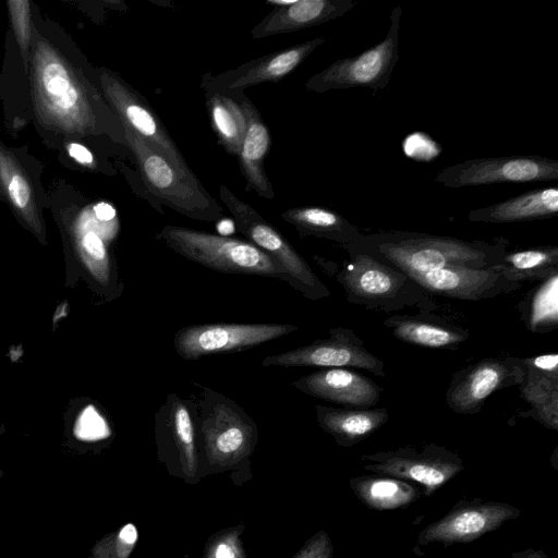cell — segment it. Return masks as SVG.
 <instances>
[{
	"instance_id": "obj_1",
	"label": "cell",
	"mask_w": 558,
	"mask_h": 558,
	"mask_svg": "<svg viewBox=\"0 0 558 558\" xmlns=\"http://www.w3.org/2000/svg\"><path fill=\"white\" fill-rule=\"evenodd\" d=\"M28 71L31 99L38 123L65 135L86 136L106 132L105 106L83 73L46 38L34 32Z\"/></svg>"
},
{
	"instance_id": "obj_2",
	"label": "cell",
	"mask_w": 558,
	"mask_h": 558,
	"mask_svg": "<svg viewBox=\"0 0 558 558\" xmlns=\"http://www.w3.org/2000/svg\"><path fill=\"white\" fill-rule=\"evenodd\" d=\"M508 240H462L412 231H380L363 234L342 245L410 275L446 267L492 268L502 264Z\"/></svg>"
},
{
	"instance_id": "obj_3",
	"label": "cell",
	"mask_w": 558,
	"mask_h": 558,
	"mask_svg": "<svg viewBox=\"0 0 558 558\" xmlns=\"http://www.w3.org/2000/svg\"><path fill=\"white\" fill-rule=\"evenodd\" d=\"M125 144L133 153L146 190L159 202L187 218L220 220L225 211L192 170L175 166L156 147L122 126Z\"/></svg>"
},
{
	"instance_id": "obj_4",
	"label": "cell",
	"mask_w": 558,
	"mask_h": 558,
	"mask_svg": "<svg viewBox=\"0 0 558 558\" xmlns=\"http://www.w3.org/2000/svg\"><path fill=\"white\" fill-rule=\"evenodd\" d=\"M156 239L182 257L229 275L289 278L269 256L248 241L181 226H165Z\"/></svg>"
},
{
	"instance_id": "obj_5",
	"label": "cell",
	"mask_w": 558,
	"mask_h": 558,
	"mask_svg": "<svg viewBox=\"0 0 558 558\" xmlns=\"http://www.w3.org/2000/svg\"><path fill=\"white\" fill-rule=\"evenodd\" d=\"M348 254L349 260L336 275L348 302L383 312L434 306L429 294L407 274L366 254Z\"/></svg>"
},
{
	"instance_id": "obj_6",
	"label": "cell",
	"mask_w": 558,
	"mask_h": 558,
	"mask_svg": "<svg viewBox=\"0 0 558 558\" xmlns=\"http://www.w3.org/2000/svg\"><path fill=\"white\" fill-rule=\"evenodd\" d=\"M219 197L232 215L238 230L284 270L293 289L312 301L330 296L328 288L303 256L254 207L225 184L219 186Z\"/></svg>"
},
{
	"instance_id": "obj_7",
	"label": "cell",
	"mask_w": 558,
	"mask_h": 558,
	"mask_svg": "<svg viewBox=\"0 0 558 558\" xmlns=\"http://www.w3.org/2000/svg\"><path fill=\"white\" fill-rule=\"evenodd\" d=\"M402 8L397 5L390 14L385 38L360 54L343 58L312 75L304 87L314 93L333 89L367 87L379 90L387 86L399 60V34Z\"/></svg>"
},
{
	"instance_id": "obj_8",
	"label": "cell",
	"mask_w": 558,
	"mask_h": 558,
	"mask_svg": "<svg viewBox=\"0 0 558 558\" xmlns=\"http://www.w3.org/2000/svg\"><path fill=\"white\" fill-rule=\"evenodd\" d=\"M360 459L364 470L412 482L425 497L464 470V462L456 452L435 444L362 454Z\"/></svg>"
},
{
	"instance_id": "obj_9",
	"label": "cell",
	"mask_w": 558,
	"mask_h": 558,
	"mask_svg": "<svg viewBox=\"0 0 558 558\" xmlns=\"http://www.w3.org/2000/svg\"><path fill=\"white\" fill-rule=\"evenodd\" d=\"M556 180H558V161L538 155L469 159L444 168L435 177L437 183L451 189Z\"/></svg>"
},
{
	"instance_id": "obj_10",
	"label": "cell",
	"mask_w": 558,
	"mask_h": 558,
	"mask_svg": "<svg viewBox=\"0 0 558 558\" xmlns=\"http://www.w3.org/2000/svg\"><path fill=\"white\" fill-rule=\"evenodd\" d=\"M298 330L289 324H196L179 329L173 345L185 361L242 352Z\"/></svg>"
},
{
	"instance_id": "obj_11",
	"label": "cell",
	"mask_w": 558,
	"mask_h": 558,
	"mask_svg": "<svg viewBox=\"0 0 558 558\" xmlns=\"http://www.w3.org/2000/svg\"><path fill=\"white\" fill-rule=\"evenodd\" d=\"M99 83L109 107L122 126L156 147L175 166L191 170L162 121L141 93L108 69L99 71Z\"/></svg>"
},
{
	"instance_id": "obj_12",
	"label": "cell",
	"mask_w": 558,
	"mask_h": 558,
	"mask_svg": "<svg viewBox=\"0 0 558 558\" xmlns=\"http://www.w3.org/2000/svg\"><path fill=\"white\" fill-rule=\"evenodd\" d=\"M328 332L327 338L266 356L262 366L359 368L385 377L384 361L366 350L363 340L352 329L336 327Z\"/></svg>"
},
{
	"instance_id": "obj_13",
	"label": "cell",
	"mask_w": 558,
	"mask_h": 558,
	"mask_svg": "<svg viewBox=\"0 0 558 558\" xmlns=\"http://www.w3.org/2000/svg\"><path fill=\"white\" fill-rule=\"evenodd\" d=\"M524 377L522 359L486 357L452 375L445 400L457 414H477L493 392L519 386Z\"/></svg>"
},
{
	"instance_id": "obj_14",
	"label": "cell",
	"mask_w": 558,
	"mask_h": 558,
	"mask_svg": "<svg viewBox=\"0 0 558 558\" xmlns=\"http://www.w3.org/2000/svg\"><path fill=\"white\" fill-rule=\"evenodd\" d=\"M520 514V509L507 502L461 499L444 517L418 533L417 544L471 543Z\"/></svg>"
},
{
	"instance_id": "obj_15",
	"label": "cell",
	"mask_w": 558,
	"mask_h": 558,
	"mask_svg": "<svg viewBox=\"0 0 558 558\" xmlns=\"http://www.w3.org/2000/svg\"><path fill=\"white\" fill-rule=\"evenodd\" d=\"M326 40V37H316L247 61L219 74L206 73L202 76L201 87L202 89L210 88L230 96H236L255 85L277 83L293 72Z\"/></svg>"
},
{
	"instance_id": "obj_16",
	"label": "cell",
	"mask_w": 558,
	"mask_h": 558,
	"mask_svg": "<svg viewBox=\"0 0 558 558\" xmlns=\"http://www.w3.org/2000/svg\"><path fill=\"white\" fill-rule=\"evenodd\" d=\"M428 294L461 301H482L511 293L522 283L508 279L497 266L492 268L446 267L408 275Z\"/></svg>"
},
{
	"instance_id": "obj_17",
	"label": "cell",
	"mask_w": 558,
	"mask_h": 558,
	"mask_svg": "<svg viewBox=\"0 0 558 558\" xmlns=\"http://www.w3.org/2000/svg\"><path fill=\"white\" fill-rule=\"evenodd\" d=\"M298 390L345 409H371L379 401L381 387L351 368H319L292 383Z\"/></svg>"
},
{
	"instance_id": "obj_18",
	"label": "cell",
	"mask_w": 558,
	"mask_h": 558,
	"mask_svg": "<svg viewBox=\"0 0 558 558\" xmlns=\"http://www.w3.org/2000/svg\"><path fill=\"white\" fill-rule=\"evenodd\" d=\"M353 0H293L270 11L251 31L253 39L289 34L343 16Z\"/></svg>"
},
{
	"instance_id": "obj_19",
	"label": "cell",
	"mask_w": 558,
	"mask_h": 558,
	"mask_svg": "<svg viewBox=\"0 0 558 558\" xmlns=\"http://www.w3.org/2000/svg\"><path fill=\"white\" fill-rule=\"evenodd\" d=\"M238 99L246 118V132L239 153V163L245 179V191L272 199L275 192L265 169V159L270 148L269 130L252 100L241 93Z\"/></svg>"
},
{
	"instance_id": "obj_20",
	"label": "cell",
	"mask_w": 558,
	"mask_h": 558,
	"mask_svg": "<svg viewBox=\"0 0 558 558\" xmlns=\"http://www.w3.org/2000/svg\"><path fill=\"white\" fill-rule=\"evenodd\" d=\"M558 214V189L543 187L524 192L487 207L472 209V222L510 223L547 219Z\"/></svg>"
},
{
	"instance_id": "obj_21",
	"label": "cell",
	"mask_w": 558,
	"mask_h": 558,
	"mask_svg": "<svg viewBox=\"0 0 558 558\" xmlns=\"http://www.w3.org/2000/svg\"><path fill=\"white\" fill-rule=\"evenodd\" d=\"M384 326L398 340L424 348L454 350L470 338L462 327L420 315H392Z\"/></svg>"
},
{
	"instance_id": "obj_22",
	"label": "cell",
	"mask_w": 558,
	"mask_h": 558,
	"mask_svg": "<svg viewBox=\"0 0 558 558\" xmlns=\"http://www.w3.org/2000/svg\"><path fill=\"white\" fill-rule=\"evenodd\" d=\"M315 417L318 425L330 434L338 445L352 447L384 426L389 414L386 408L345 409L317 404Z\"/></svg>"
},
{
	"instance_id": "obj_23",
	"label": "cell",
	"mask_w": 558,
	"mask_h": 558,
	"mask_svg": "<svg viewBox=\"0 0 558 558\" xmlns=\"http://www.w3.org/2000/svg\"><path fill=\"white\" fill-rule=\"evenodd\" d=\"M280 217L302 236H316L337 242L341 246L354 242L361 234L342 215L323 206L289 208Z\"/></svg>"
},
{
	"instance_id": "obj_24",
	"label": "cell",
	"mask_w": 558,
	"mask_h": 558,
	"mask_svg": "<svg viewBox=\"0 0 558 558\" xmlns=\"http://www.w3.org/2000/svg\"><path fill=\"white\" fill-rule=\"evenodd\" d=\"M350 487L367 508L379 511L407 508L423 496L418 485L380 474L352 477Z\"/></svg>"
},
{
	"instance_id": "obj_25",
	"label": "cell",
	"mask_w": 558,
	"mask_h": 558,
	"mask_svg": "<svg viewBox=\"0 0 558 558\" xmlns=\"http://www.w3.org/2000/svg\"><path fill=\"white\" fill-rule=\"evenodd\" d=\"M0 190L25 223L41 233L43 223L34 189L15 155L0 144Z\"/></svg>"
},
{
	"instance_id": "obj_26",
	"label": "cell",
	"mask_w": 558,
	"mask_h": 558,
	"mask_svg": "<svg viewBox=\"0 0 558 558\" xmlns=\"http://www.w3.org/2000/svg\"><path fill=\"white\" fill-rule=\"evenodd\" d=\"M205 107L219 145L238 157L246 132V118L238 99L210 88H203Z\"/></svg>"
},
{
	"instance_id": "obj_27",
	"label": "cell",
	"mask_w": 558,
	"mask_h": 558,
	"mask_svg": "<svg viewBox=\"0 0 558 558\" xmlns=\"http://www.w3.org/2000/svg\"><path fill=\"white\" fill-rule=\"evenodd\" d=\"M497 268L512 281H543L558 275V246L542 245L507 252Z\"/></svg>"
},
{
	"instance_id": "obj_28",
	"label": "cell",
	"mask_w": 558,
	"mask_h": 558,
	"mask_svg": "<svg viewBox=\"0 0 558 558\" xmlns=\"http://www.w3.org/2000/svg\"><path fill=\"white\" fill-rule=\"evenodd\" d=\"M521 318L527 329L546 333L558 327V275L543 280L520 304Z\"/></svg>"
},
{
	"instance_id": "obj_29",
	"label": "cell",
	"mask_w": 558,
	"mask_h": 558,
	"mask_svg": "<svg viewBox=\"0 0 558 558\" xmlns=\"http://www.w3.org/2000/svg\"><path fill=\"white\" fill-rule=\"evenodd\" d=\"M521 398L531 407L522 412L524 417H533L545 427L558 430V378L530 373L519 385Z\"/></svg>"
},
{
	"instance_id": "obj_30",
	"label": "cell",
	"mask_w": 558,
	"mask_h": 558,
	"mask_svg": "<svg viewBox=\"0 0 558 558\" xmlns=\"http://www.w3.org/2000/svg\"><path fill=\"white\" fill-rule=\"evenodd\" d=\"M8 10L13 33L19 45L25 72L28 71L29 47L32 40L31 9L28 0H10Z\"/></svg>"
},
{
	"instance_id": "obj_31",
	"label": "cell",
	"mask_w": 558,
	"mask_h": 558,
	"mask_svg": "<svg viewBox=\"0 0 558 558\" xmlns=\"http://www.w3.org/2000/svg\"><path fill=\"white\" fill-rule=\"evenodd\" d=\"M74 435L83 441H96L110 435V429L105 418L93 407H86L77 416Z\"/></svg>"
},
{
	"instance_id": "obj_32",
	"label": "cell",
	"mask_w": 558,
	"mask_h": 558,
	"mask_svg": "<svg viewBox=\"0 0 558 558\" xmlns=\"http://www.w3.org/2000/svg\"><path fill=\"white\" fill-rule=\"evenodd\" d=\"M93 213V209H92ZM81 218L84 222L89 227L88 230H85L83 235L81 236L80 243L84 254L93 259L94 262H104L107 264L108 253L102 238L99 235L94 227H90L86 209L82 211ZM94 213H93V226H94Z\"/></svg>"
},
{
	"instance_id": "obj_33",
	"label": "cell",
	"mask_w": 558,
	"mask_h": 558,
	"mask_svg": "<svg viewBox=\"0 0 558 558\" xmlns=\"http://www.w3.org/2000/svg\"><path fill=\"white\" fill-rule=\"evenodd\" d=\"M525 371L550 378H558V354L546 353L522 359Z\"/></svg>"
},
{
	"instance_id": "obj_34",
	"label": "cell",
	"mask_w": 558,
	"mask_h": 558,
	"mask_svg": "<svg viewBox=\"0 0 558 558\" xmlns=\"http://www.w3.org/2000/svg\"><path fill=\"white\" fill-rule=\"evenodd\" d=\"M332 546L329 537L320 533L302 558H331Z\"/></svg>"
},
{
	"instance_id": "obj_35",
	"label": "cell",
	"mask_w": 558,
	"mask_h": 558,
	"mask_svg": "<svg viewBox=\"0 0 558 558\" xmlns=\"http://www.w3.org/2000/svg\"><path fill=\"white\" fill-rule=\"evenodd\" d=\"M66 151L69 156L72 159H74L77 163L92 169L97 167L93 154L89 151L88 148H86L82 144L69 143L66 145Z\"/></svg>"
},
{
	"instance_id": "obj_36",
	"label": "cell",
	"mask_w": 558,
	"mask_h": 558,
	"mask_svg": "<svg viewBox=\"0 0 558 558\" xmlns=\"http://www.w3.org/2000/svg\"><path fill=\"white\" fill-rule=\"evenodd\" d=\"M512 558H548L543 549L527 548L514 551Z\"/></svg>"
},
{
	"instance_id": "obj_37",
	"label": "cell",
	"mask_w": 558,
	"mask_h": 558,
	"mask_svg": "<svg viewBox=\"0 0 558 558\" xmlns=\"http://www.w3.org/2000/svg\"><path fill=\"white\" fill-rule=\"evenodd\" d=\"M215 557L216 558H235L232 548L227 544L218 545L216 553H215Z\"/></svg>"
}]
</instances>
